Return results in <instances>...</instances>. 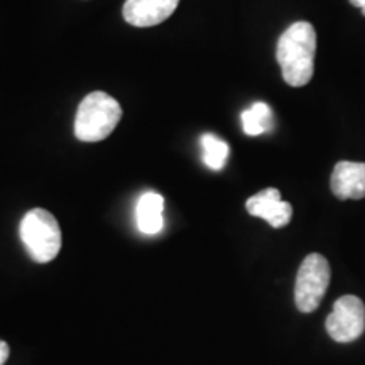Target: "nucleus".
<instances>
[{
	"label": "nucleus",
	"instance_id": "1",
	"mask_svg": "<svg viewBox=\"0 0 365 365\" xmlns=\"http://www.w3.org/2000/svg\"><path fill=\"white\" fill-rule=\"evenodd\" d=\"M317 33L309 22L291 24L277 41L276 58L282 78L291 86H304L313 78Z\"/></svg>",
	"mask_w": 365,
	"mask_h": 365
},
{
	"label": "nucleus",
	"instance_id": "2",
	"mask_svg": "<svg viewBox=\"0 0 365 365\" xmlns=\"http://www.w3.org/2000/svg\"><path fill=\"white\" fill-rule=\"evenodd\" d=\"M122 118V108L105 91H93L81 100L75 117V135L83 143H100L112 134Z\"/></svg>",
	"mask_w": 365,
	"mask_h": 365
},
{
	"label": "nucleus",
	"instance_id": "3",
	"mask_svg": "<svg viewBox=\"0 0 365 365\" xmlns=\"http://www.w3.org/2000/svg\"><path fill=\"white\" fill-rule=\"evenodd\" d=\"M19 235L34 262H51L61 249V228L48 210L27 212L21 222Z\"/></svg>",
	"mask_w": 365,
	"mask_h": 365
},
{
	"label": "nucleus",
	"instance_id": "4",
	"mask_svg": "<svg viewBox=\"0 0 365 365\" xmlns=\"http://www.w3.org/2000/svg\"><path fill=\"white\" fill-rule=\"evenodd\" d=\"M330 264L322 254L304 257L294 286V301L301 313H312L319 307L330 284Z\"/></svg>",
	"mask_w": 365,
	"mask_h": 365
},
{
	"label": "nucleus",
	"instance_id": "5",
	"mask_svg": "<svg viewBox=\"0 0 365 365\" xmlns=\"http://www.w3.org/2000/svg\"><path fill=\"white\" fill-rule=\"evenodd\" d=\"M365 330V307L354 294L341 296L333 304L327 318V331L335 341L349 344L357 340Z\"/></svg>",
	"mask_w": 365,
	"mask_h": 365
},
{
	"label": "nucleus",
	"instance_id": "6",
	"mask_svg": "<svg viewBox=\"0 0 365 365\" xmlns=\"http://www.w3.org/2000/svg\"><path fill=\"white\" fill-rule=\"evenodd\" d=\"M180 0H125L124 19L134 27H153L170 19Z\"/></svg>",
	"mask_w": 365,
	"mask_h": 365
},
{
	"label": "nucleus",
	"instance_id": "7",
	"mask_svg": "<svg viewBox=\"0 0 365 365\" xmlns=\"http://www.w3.org/2000/svg\"><path fill=\"white\" fill-rule=\"evenodd\" d=\"M245 207L250 215L262 218L274 228L287 225L293 217V208L287 202H282L281 193L276 188H266L250 196Z\"/></svg>",
	"mask_w": 365,
	"mask_h": 365
},
{
	"label": "nucleus",
	"instance_id": "8",
	"mask_svg": "<svg viewBox=\"0 0 365 365\" xmlns=\"http://www.w3.org/2000/svg\"><path fill=\"white\" fill-rule=\"evenodd\" d=\"M331 191L340 200H360L365 196V163L340 161L331 175Z\"/></svg>",
	"mask_w": 365,
	"mask_h": 365
},
{
	"label": "nucleus",
	"instance_id": "9",
	"mask_svg": "<svg viewBox=\"0 0 365 365\" xmlns=\"http://www.w3.org/2000/svg\"><path fill=\"white\" fill-rule=\"evenodd\" d=\"M163 210L164 198L159 193L149 191L139 198L135 207L137 227L143 234L154 235L163 230Z\"/></svg>",
	"mask_w": 365,
	"mask_h": 365
},
{
	"label": "nucleus",
	"instance_id": "10",
	"mask_svg": "<svg viewBox=\"0 0 365 365\" xmlns=\"http://www.w3.org/2000/svg\"><path fill=\"white\" fill-rule=\"evenodd\" d=\"M242 129L250 137L266 134V132L272 130L274 117L272 110L267 103L255 102L250 105L247 110L242 112Z\"/></svg>",
	"mask_w": 365,
	"mask_h": 365
},
{
	"label": "nucleus",
	"instance_id": "11",
	"mask_svg": "<svg viewBox=\"0 0 365 365\" xmlns=\"http://www.w3.org/2000/svg\"><path fill=\"white\" fill-rule=\"evenodd\" d=\"M202 149H203V163L207 164L210 170L222 171L225 168L228 153L230 148L225 140L218 139L213 134L202 135Z\"/></svg>",
	"mask_w": 365,
	"mask_h": 365
},
{
	"label": "nucleus",
	"instance_id": "12",
	"mask_svg": "<svg viewBox=\"0 0 365 365\" xmlns=\"http://www.w3.org/2000/svg\"><path fill=\"white\" fill-rule=\"evenodd\" d=\"M9 355H11V349L4 340H0V365H4L9 360Z\"/></svg>",
	"mask_w": 365,
	"mask_h": 365
},
{
	"label": "nucleus",
	"instance_id": "13",
	"mask_svg": "<svg viewBox=\"0 0 365 365\" xmlns=\"http://www.w3.org/2000/svg\"><path fill=\"white\" fill-rule=\"evenodd\" d=\"M350 4H352V6H355V7H359L360 11H362L364 17H365V0H350Z\"/></svg>",
	"mask_w": 365,
	"mask_h": 365
}]
</instances>
